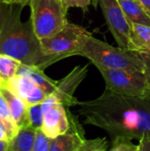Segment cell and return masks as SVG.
Masks as SVG:
<instances>
[{
  "mask_svg": "<svg viewBox=\"0 0 150 151\" xmlns=\"http://www.w3.org/2000/svg\"><path fill=\"white\" fill-rule=\"evenodd\" d=\"M75 107L84 124L104 130L111 140H140L150 133L149 96H127L105 88L97 98L78 101Z\"/></svg>",
  "mask_w": 150,
  "mask_h": 151,
  "instance_id": "cell-1",
  "label": "cell"
},
{
  "mask_svg": "<svg viewBox=\"0 0 150 151\" xmlns=\"http://www.w3.org/2000/svg\"><path fill=\"white\" fill-rule=\"evenodd\" d=\"M0 2H3L7 4H11V0H0Z\"/></svg>",
  "mask_w": 150,
  "mask_h": 151,
  "instance_id": "cell-31",
  "label": "cell"
},
{
  "mask_svg": "<svg viewBox=\"0 0 150 151\" xmlns=\"http://www.w3.org/2000/svg\"><path fill=\"white\" fill-rule=\"evenodd\" d=\"M10 146V142L0 141V151H7Z\"/></svg>",
  "mask_w": 150,
  "mask_h": 151,
  "instance_id": "cell-30",
  "label": "cell"
},
{
  "mask_svg": "<svg viewBox=\"0 0 150 151\" xmlns=\"http://www.w3.org/2000/svg\"><path fill=\"white\" fill-rule=\"evenodd\" d=\"M3 86L22 98L28 106L42 104L48 96L38 85L24 75L17 74Z\"/></svg>",
  "mask_w": 150,
  "mask_h": 151,
  "instance_id": "cell-10",
  "label": "cell"
},
{
  "mask_svg": "<svg viewBox=\"0 0 150 151\" xmlns=\"http://www.w3.org/2000/svg\"><path fill=\"white\" fill-rule=\"evenodd\" d=\"M150 16V0H136Z\"/></svg>",
  "mask_w": 150,
  "mask_h": 151,
  "instance_id": "cell-28",
  "label": "cell"
},
{
  "mask_svg": "<svg viewBox=\"0 0 150 151\" xmlns=\"http://www.w3.org/2000/svg\"><path fill=\"white\" fill-rule=\"evenodd\" d=\"M139 151H140V150H139Z\"/></svg>",
  "mask_w": 150,
  "mask_h": 151,
  "instance_id": "cell-35",
  "label": "cell"
},
{
  "mask_svg": "<svg viewBox=\"0 0 150 151\" xmlns=\"http://www.w3.org/2000/svg\"><path fill=\"white\" fill-rule=\"evenodd\" d=\"M27 117H28V123L31 127L36 130L41 129L43 122V111L41 104L30 105L28 107Z\"/></svg>",
  "mask_w": 150,
  "mask_h": 151,
  "instance_id": "cell-19",
  "label": "cell"
},
{
  "mask_svg": "<svg viewBox=\"0 0 150 151\" xmlns=\"http://www.w3.org/2000/svg\"><path fill=\"white\" fill-rule=\"evenodd\" d=\"M50 145V139L48 138L42 133V129L37 130L33 151H49Z\"/></svg>",
  "mask_w": 150,
  "mask_h": 151,
  "instance_id": "cell-22",
  "label": "cell"
},
{
  "mask_svg": "<svg viewBox=\"0 0 150 151\" xmlns=\"http://www.w3.org/2000/svg\"><path fill=\"white\" fill-rule=\"evenodd\" d=\"M19 75H24L33 81L36 85H38L48 96L53 94L56 91L57 81H54L48 77L43 70L35 67V66H29L21 64L18 73Z\"/></svg>",
  "mask_w": 150,
  "mask_h": 151,
  "instance_id": "cell-13",
  "label": "cell"
},
{
  "mask_svg": "<svg viewBox=\"0 0 150 151\" xmlns=\"http://www.w3.org/2000/svg\"><path fill=\"white\" fill-rule=\"evenodd\" d=\"M92 35L83 27L68 22L57 35L40 42L43 53L55 58L58 62L69 57L79 56Z\"/></svg>",
  "mask_w": 150,
  "mask_h": 151,
  "instance_id": "cell-5",
  "label": "cell"
},
{
  "mask_svg": "<svg viewBox=\"0 0 150 151\" xmlns=\"http://www.w3.org/2000/svg\"><path fill=\"white\" fill-rule=\"evenodd\" d=\"M7 151H13V150L11 149V145L9 146V149H8V150Z\"/></svg>",
  "mask_w": 150,
  "mask_h": 151,
  "instance_id": "cell-33",
  "label": "cell"
},
{
  "mask_svg": "<svg viewBox=\"0 0 150 151\" xmlns=\"http://www.w3.org/2000/svg\"><path fill=\"white\" fill-rule=\"evenodd\" d=\"M102 74L106 89L123 96L146 97L150 89V81L144 72L124 69L97 68Z\"/></svg>",
  "mask_w": 150,
  "mask_h": 151,
  "instance_id": "cell-6",
  "label": "cell"
},
{
  "mask_svg": "<svg viewBox=\"0 0 150 151\" xmlns=\"http://www.w3.org/2000/svg\"><path fill=\"white\" fill-rule=\"evenodd\" d=\"M149 96L150 97V89H149V94H148V96Z\"/></svg>",
  "mask_w": 150,
  "mask_h": 151,
  "instance_id": "cell-34",
  "label": "cell"
},
{
  "mask_svg": "<svg viewBox=\"0 0 150 151\" xmlns=\"http://www.w3.org/2000/svg\"><path fill=\"white\" fill-rule=\"evenodd\" d=\"M0 121H2L8 128V131L10 133L12 141L13 138L17 135L19 128L15 123L11 116L9 104L1 92H0Z\"/></svg>",
  "mask_w": 150,
  "mask_h": 151,
  "instance_id": "cell-18",
  "label": "cell"
},
{
  "mask_svg": "<svg viewBox=\"0 0 150 151\" xmlns=\"http://www.w3.org/2000/svg\"><path fill=\"white\" fill-rule=\"evenodd\" d=\"M94 1L96 0H63L65 6L66 7L67 10L71 7H75V8L81 9L84 12L88 11V6Z\"/></svg>",
  "mask_w": 150,
  "mask_h": 151,
  "instance_id": "cell-23",
  "label": "cell"
},
{
  "mask_svg": "<svg viewBox=\"0 0 150 151\" xmlns=\"http://www.w3.org/2000/svg\"><path fill=\"white\" fill-rule=\"evenodd\" d=\"M128 50L141 53L150 51V26L132 23Z\"/></svg>",
  "mask_w": 150,
  "mask_h": 151,
  "instance_id": "cell-14",
  "label": "cell"
},
{
  "mask_svg": "<svg viewBox=\"0 0 150 151\" xmlns=\"http://www.w3.org/2000/svg\"><path fill=\"white\" fill-rule=\"evenodd\" d=\"M0 141H4L7 142H11V137L10 135L8 128L2 121H0Z\"/></svg>",
  "mask_w": 150,
  "mask_h": 151,
  "instance_id": "cell-27",
  "label": "cell"
},
{
  "mask_svg": "<svg viewBox=\"0 0 150 151\" xmlns=\"http://www.w3.org/2000/svg\"><path fill=\"white\" fill-rule=\"evenodd\" d=\"M2 87H3V81H2L1 79H0V88H1Z\"/></svg>",
  "mask_w": 150,
  "mask_h": 151,
  "instance_id": "cell-32",
  "label": "cell"
},
{
  "mask_svg": "<svg viewBox=\"0 0 150 151\" xmlns=\"http://www.w3.org/2000/svg\"><path fill=\"white\" fill-rule=\"evenodd\" d=\"M109 148V142L104 137L95 139H86L77 151H106Z\"/></svg>",
  "mask_w": 150,
  "mask_h": 151,
  "instance_id": "cell-20",
  "label": "cell"
},
{
  "mask_svg": "<svg viewBox=\"0 0 150 151\" xmlns=\"http://www.w3.org/2000/svg\"><path fill=\"white\" fill-rule=\"evenodd\" d=\"M70 127L66 108L57 103L43 114V122L42 126V133L50 140L65 134Z\"/></svg>",
  "mask_w": 150,
  "mask_h": 151,
  "instance_id": "cell-11",
  "label": "cell"
},
{
  "mask_svg": "<svg viewBox=\"0 0 150 151\" xmlns=\"http://www.w3.org/2000/svg\"><path fill=\"white\" fill-rule=\"evenodd\" d=\"M131 23L150 26V16L136 0H118Z\"/></svg>",
  "mask_w": 150,
  "mask_h": 151,
  "instance_id": "cell-15",
  "label": "cell"
},
{
  "mask_svg": "<svg viewBox=\"0 0 150 151\" xmlns=\"http://www.w3.org/2000/svg\"><path fill=\"white\" fill-rule=\"evenodd\" d=\"M144 65V73L150 81V51L149 52H138Z\"/></svg>",
  "mask_w": 150,
  "mask_h": 151,
  "instance_id": "cell-24",
  "label": "cell"
},
{
  "mask_svg": "<svg viewBox=\"0 0 150 151\" xmlns=\"http://www.w3.org/2000/svg\"><path fill=\"white\" fill-rule=\"evenodd\" d=\"M20 65L21 63L16 58L0 54V79L3 85L17 75Z\"/></svg>",
  "mask_w": 150,
  "mask_h": 151,
  "instance_id": "cell-17",
  "label": "cell"
},
{
  "mask_svg": "<svg viewBox=\"0 0 150 151\" xmlns=\"http://www.w3.org/2000/svg\"><path fill=\"white\" fill-rule=\"evenodd\" d=\"M88 72V65H78L74 67L66 76L57 81L56 91L53 93L59 102L66 108L75 107L78 100L74 96V92L80 84L86 78Z\"/></svg>",
  "mask_w": 150,
  "mask_h": 151,
  "instance_id": "cell-8",
  "label": "cell"
},
{
  "mask_svg": "<svg viewBox=\"0 0 150 151\" xmlns=\"http://www.w3.org/2000/svg\"><path fill=\"white\" fill-rule=\"evenodd\" d=\"M66 110L70 123L69 130L65 134L50 140L49 151H77L86 140L85 131L78 118L72 113L70 109Z\"/></svg>",
  "mask_w": 150,
  "mask_h": 151,
  "instance_id": "cell-9",
  "label": "cell"
},
{
  "mask_svg": "<svg viewBox=\"0 0 150 151\" xmlns=\"http://www.w3.org/2000/svg\"><path fill=\"white\" fill-rule=\"evenodd\" d=\"M0 92L6 99L11 110V116L15 123L19 127V128L24 127H30L28 123V117H27L28 107H29L27 104L22 98L12 93L4 86H3L0 88Z\"/></svg>",
  "mask_w": 150,
  "mask_h": 151,
  "instance_id": "cell-12",
  "label": "cell"
},
{
  "mask_svg": "<svg viewBox=\"0 0 150 151\" xmlns=\"http://www.w3.org/2000/svg\"><path fill=\"white\" fill-rule=\"evenodd\" d=\"M36 131V129L31 127L19 128L17 135L10 142L13 151H33Z\"/></svg>",
  "mask_w": 150,
  "mask_h": 151,
  "instance_id": "cell-16",
  "label": "cell"
},
{
  "mask_svg": "<svg viewBox=\"0 0 150 151\" xmlns=\"http://www.w3.org/2000/svg\"><path fill=\"white\" fill-rule=\"evenodd\" d=\"M9 4L5 22L0 35V54L12 57L21 64L35 66L44 71L57 63V59L43 53L40 39L36 36L31 20L22 22L23 6Z\"/></svg>",
  "mask_w": 150,
  "mask_h": 151,
  "instance_id": "cell-2",
  "label": "cell"
},
{
  "mask_svg": "<svg viewBox=\"0 0 150 151\" xmlns=\"http://www.w3.org/2000/svg\"><path fill=\"white\" fill-rule=\"evenodd\" d=\"M8 8H9V4L0 2V35H1V32L3 30V27L5 22Z\"/></svg>",
  "mask_w": 150,
  "mask_h": 151,
  "instance_id": "cell-26",
  "label": "cell"
},
{
  "mask_svg": "<svg viewBox=\"0 0 150 151\" xmlns=\"http://www.w3.org/2000/svg\"><path fill=\"white\" fill-rule=\"evenodd\" d=\"M79 56L88 58L97 68L144 72V65L138 52L118 46L114 47L93 35L88 39Z\"/></svg>",
  "mask_w": 150,
  "mask_h": 151,
  "instance_id": "cell-3",
  "label": "cell"
},
{
  "mask_svg": "<svg viewBox=\"0 0 150 151\" xmlns=\"http://www.w3.org/2000/svg\"><path fill=\"white\" fill-rule=\"evenodd\" d=\"M106 24L118 47L128 49L132 23L126 16L118 0H96Z\"/></svg>",
  "mask_w": 150,
  "mask_h": 151,
  "instance_id": "cell-7",
  "label": "cell"
},
{
  "mask_svg": "<svg viewBox=\"0 0 150 151\" xmlns=\"http://www.w3.org/2000/svg\"><path fill=\"white\" fill-rule=\"evenodd\" d=\"M140 151H150V133L145 134L139 140Z\"/></svg>",
  "mask_w": 150,
  "mask_h": 151,
  "instance_id": "cell-25",
  "label": "cell"
},
{
  "mask_svg": "<svg viewBox=\"0 0 150 151\" xmlns=\"http://www.w3.org/2000/svg\"><path fill=\"white\" fill-rule=\"evenodd\" d=\"M133 140L126 138H116L112 140V145L109 151H139V144L135 145Z\"/></svg>",
  "mask_w": 150,
  "mask_h": 151,
  "instance_id": "cell-21",
  "label": "cell"
},
{
  "mask_svg": "<svg viewBox=\"0 0 150 151\" xmlns=\"http://www.w3.org/2000/svg\"><path fill=\"white\" fill-rule=\"evenodd\" d=\"M32 0H11V4H19L21 6H25L27 4L29 5Z\"/></svg>",
  "mask_w": 150,
  "mask_h": 151,
  "instance_id": "cell-29",
  "label": "cell"
},
{
  "mask_svg": "<svg viewBox=\"0 0 150 151\" xmlns=\"http://www.w3.org/2000/svg\"><path fill=\"white\" fill-rule=\"evenodd\" d=\"M29 6L33 29L40 40L54 36L68 23L63 0H32Z\"/></svg>",
  "mask_w": 150,
  "mask_h": 151,
  "instance_id": "cell-4",
  "label": "cell"
}]
</instances>
